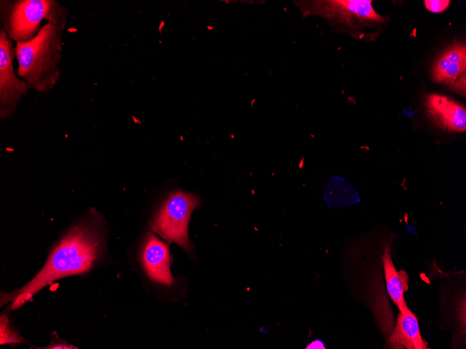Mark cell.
<instances>
[{"label": "cell", "mask_w": 466, "mask_h": 349, "mask_svg": "<svg viewBox=\"0 0 466 349\" xmlns=\"http://www.w3.org/2000/svg\"><path fill=\"white\" fill-rule=\"evenodd\" d=\"M100 250L101 240L93 226L84 222L75 225L51 252L38 274L22 288L1 300H12L10 309H17L53 281L90 270L98 260Z\"/></svg>", "instance_id": "obj_1"}, {"label": "cell", "mask_w": 466, "mask_h": 349, "mask_svg": "<svg viewBox=\"0 0 466 349\" xmlns=\"http://www.w3.org/2000/svg\"><path fill=\"white\" fill-rule=\"evenodd\" d=\"M68 13L65 8L43 25L31 40L16 42L17 75L40 93L51 91L60 78L61 38Z\"/></svg>", "instance_id": "obj_2"}, {"label": "cell", "mask_w": 466, "mask_h": 349, "mask_svg": "<svg viewBox=\"0 0 466 349\" xmlns=\"http://www.w3.org/2000/svg\"><path fill=\"white\" fill-rule=\"evenodd\" d=\"M65 8L54 0L1 1L3 29L16 42H28L38 33L43 19L49 21Z\"/></svg>", "instance_id": "obj_3"}, {"label": "cell", "mask_w": 466, "mask_h": 349, "mask_svg": "<svg viewBox=\"0 0 466 349\" xmlns=\"http://www.w3.org/2000/svg\"><path fill=\"white\" fill-rule=\"evenodd\" d=\"M200 205V200L195 194L180 189L174 191L163 202L150 228L167 242H174L190 252L188 222L193 211Z\"/></svg>", "instance_id": "obj_4"}, {"label": "cell", "mask_w": 466, "mask_h": 349, "mask_svg": "<svg viewBox=\"0 0 466 349\" xmlns=\"http://www.w3.org/2000/svg\"><path fill=\"white\" fill-rule=\"evenodd\" d=\"M370 0H326L301 1L299 8L306 15H316L334 23L348 26L368 22H383Z\"/></svg>", "instance_id": "obj_5"}, {"label": "cell", "mask_w": 466, "mask_h": 349, "mask_svg": "<svg viewBox=\"0 0 466 349\" xmlns=\"http://www.w3.org/2000/svg\"><path fill=\"white\" fill-rule=\"evenodd\" d=\"M15 47L6 31L0 30V105L1 116H10L21 98L31 89L28 84L15 75L13 61Z\"/></svg>", "instance_id": "obj_6"}, {"label": "cell", "mask_w": 466, "mask_h": 349, "mask_svg": "<svg viewBox=\"0 0 466 349\" xmlns=\"http://www.w3.org/2000/svg\"><path fill=\"white\" fill-rule=\"evenodd\" d=\"M141 259L149 279L167 286L174 284V279L170 272L172 257L169 246L152 233H147L145 237Z\"/></svg>", "instance_id": "obj_7"}, {"label": "cell", "mask_w": 466, "mask_h": 349, "mask_svg": "<svg viewBox=\"0 0 466 349\" xmlns=\"http://www.w3.org/2000/svg\"><path fill=\"white\" fill-rule=\"evenodd\" d=\"M428 115L442 128L454 132L466 130V109L460 103L440 94L431 93L424 103Z\"/></svg>", "instance_id": "obj_8"}, {"label": "cell", "mask_w": 466, "mask_h": 349, "mask_svg": "<svg viewBox=\"0 0 466 349\" xmlns=\"http://www.w3.org/2000/svg\"><path fill=\"white\" fill-rule=\"evenodd\" d=\"M465 69V45L457 42L445 49L435 60L431 73L435 82H451L464 74Z\"/></svg>", "instance_id": "obj_9"}, {"label": "cell", "mask_w": 466, "mask_h": 349, "mask_svg": "<svg viewBox=\"0 0 466 349\" xmlns=\"http://www.w3.org/2000/svg\"><path fill=\"white\" fill-rule=\"evenodd\" d=\"M388 343L391 348L426 349L415 315L407 307L400 311L394 331Z\"/></svg>", "instance_id": "obj_10"}, {"label": "cell", "mask_w": 466, "mask_h": 349, "mask_svg": "<svg viewBox=\"0 0 466 349\" xmlns=\"http://www.w3.org/2000/svg\"><path fill=\"white\" fill-rule=\"evenodd\" d=\"M382 261L387 291L393 303L396 304L400 311H402L407 307L404 299V292L408 289L407 274L403 270L398 272L396 270L391 259V248L389 244L385 245Z\"/></svg>", "instance_id": "obj_11"}, {"label": "cell", "mask_w": 466, "mask_h": 349, "mask_svg": "<svg viewBox=\"0 0 466 349\" xmlns=\"http://www.w3.org/2000/svg\"><path fill=\"white\" fill-rule=\"evenodd\" d=\"M0 336L1 345L6 343H17L22 341L20 337L14 330L11 329L8 324V319L6 315L1 316L0 320Z\"/></svg>", "instance_id": "obj_12"}, {"label": "cell", "mask_w": 466, "mask_h": 349, "mask_svg": "<svg viewBox=\"0 0 466 349\" xmlns=\"http://www.w3.org/2000/svg\"><path fill=\"white\" fill-rule=\"evenodd\" d=\"M423 2L427 10L435 13L443 12L451 3L449 0H425Z\"/></svg>", "instance_id": "obj_13"}, {"label": "cell", "mask_w": 466, "mask_h": 349, "mask_svg": "<svg viewBox=\"0 0 466 349\" xmlns=\"http://www.w3.org/2000/svg\"><path fill=\"white\" fill-rule=\"evenodd\" d=\"M49 348V349H73V348H77L72 345H67L66 343H51V345L48 346L46 348Z\"/></svg>", "instance_id": "obj_14"}, {"label": "cell", "mask_w": 466, "mask_h": 349, "mask_svg": "<svg viewBox=\"0 0 466 349\" xmlns=\"http://www.w3.org/2000/svg\"><path fill=\"white\" fill-rule=\"evenodd\" d=\"M465 82V77H464L463 79H462V77H461L460 79H458V81L454 82V84H453V86L454 87L455 90L458 89L460 91H462L465 92V86L462 85V82Z\"/></svg>", "instance_id": "obj_15"}]
</instances>
